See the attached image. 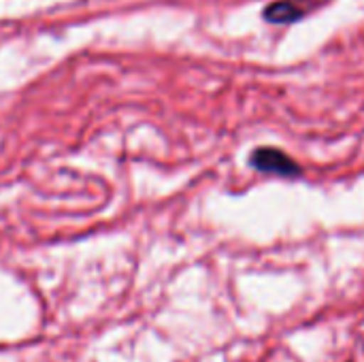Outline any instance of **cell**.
<instances>
[{
  "mask_svg": "<svg viewBox=\"0 0 364 362\" xmlns=\"http://www.w3.org/2000/svg\"><path fill=\"white\" fill-rule=\"evenodd\" d=\"M252 169L264 175H275L284 179H296L303 175V169L296 160H292L286 151L277 147H258L250 156Z\"/></svg>",
  "mask_w": 364,
  "mask_h": 362,
  "instance_id": "obj_1",
  "label": "cell"
},
{
  "mask_svg": "<svg viewBox=\"0 0 364 362\" xmlns=\"http://www.w3.org/2000/svg\"><path fill=\"white\" fill-rule=\"evenodd\" d=\"M320 4H324V2H320V0H275L264 9L262 15L269 23L286 26V23L301 21L303 17L314 13Z\"/></svg>",
  "mask_w": 364,
  "mask_h": 362,
  "instance_id": "obj_2",
  "label": "cell"
}]
</instances>
